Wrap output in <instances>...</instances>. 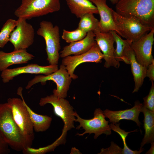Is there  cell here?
Wrapping results in <instances>:
<instances>
[{"label": "cell", "mask_w": 154, "mask_h": 154, "mask_svg": "<svg viewBox=\"0 0 154 154\" xmlns=\"http://www.w3.org/2000/svg\"><path fill=\"white\" fill-rule=\"evenodd\" d=\"M0 133L9 146L15 150L23 152L29 148L7 102L0 104Z\"/></svg>", "instance_id": "obj_1"}, {"label": "cell", "mask_w": 154, "mask_h": 154, "mask_svg": "<svg viewBox=\"0 0 154 154\" xmlns=\"http://www.w3.org/2000/svg\"><path fill=\"white\" fill-rule=\"evenodd\" d=\"M47 104L53 106L55 114L62 119L64 126L61 136L65 138L67 131L74 128L75 118L73 107L65 98H58L53 94L40 99L39 102L40 106Z\"/></svg>", "instance_id": "obj_7"}, {"label": "cell", "mask_w": 154, "mask_h": 154, "mask_svg": "<svg viewBox=\"0 0 154 154\" xmlns=\"http://www.w3.org/2000/svg\"><path fill=\"white\" fill-rule=\"evenodd\" d=\"M103 58L104 55L96 43L89 50L84 53L63 58L62 64L65 66L72 78L75 80L78 78V76L74 73V71L78 65L87 62L100 63Z\"/></svg>", "instance_id": "obj_11"}, {"label": "cell", "mask_w": 154, "mask_h": 154, "mask_svg": "<svg viewBox=\"0 0 154 154\" xmlns=\"http://www.w3.org/2000/svg\"><path fill=\"white\" fill-rule=\"evenodd\" d=\"M151 147L150 149L146 153V154H153L154 152V142L151 143Z\"/></svg>", "instance_id": "obj_32"}, {"label": "cell", "mask_w": 154, "mask_h": 154, "mask_svg": "<svg viewBox=\"0 0 154 154\" xmlns=\"http://www.w3.org/2000/svg\"><path fill=\"white\" fill-rule=\"evenodd\" d=\"M9 146L0 133V154H7L10 152Z\"/></svg>", "instance_id": "obj_30"}, {"label": "cell", "mask_w": 154, "mask_h": 154, "mask_svg": "<svg viewBox=\"0 0 154 154\" xmlns=\"http://www.w3.org/2000/svg\"><path fill=\"white\" fill-rule=\"evenodd\" d=\"M93 32L95 40L104 55L103 58L105 61L104 67L107 68L111 66L119 68V62L116 61L114 57L115 41L112 33L110 31L102 33L99 29Z\"/></svg>", "instance_id": "obj_13"}, {"label": "cell", "mask_w": 154, "mask_h": 154, "mask_svg": "<svg viewBox=\"0 0 154 154\" xmlns=\"http://www.w3.org/2000/svg\"><path fill=\"white\" fill-rule=\"evenodd\" d=\"M71 12L78 18L87 13L98 14L96 6L89 0H65Z\"/></svg>", "instance_id": "obj_21"}, {"label": "cell", "mask_w": 154, "mask_h": 154, "mask_svg": "<svg viewBox=\"0 0 154 154\" xmlns=\"http://www.w3.org/2000/svg\"><path fill=\"white\" fill-rule=\"evenodd\" d=\"M87 33L86 31L78 28L72 31L64 29L62 38L66 42L70 43L83 39L86 36Z\"/></svg>", "instance_id": "obj_27"}, {"label": "cell", "mask_w": 154, "mask_h": 154, "mask_svg": "<svg viewBox=\"0 0 154 154\" xmlns=\"http://www.w3.org/2000/svg\"><path fill=\"white\" fill-rule=\"evenodd\" d=\"M17 21L9 19L3 25L0 32V48H3L9 41L11 33L16 27Z\"/></svg>", "instance_id": "obj_25"}, {"label": "cell", "mask_w": 154, "mask_h": 154, "mask_svg": "<svg viewBox=\"0 0 154 154\" xmlns=\"http://www.w3.org/2000/svg\"><path fill=\"white\" fill-rule=\"evenodd\" d=\"M96 7L100 17L98 27L100 31L106 33L114 31L119 35H122L113 20L111 8L106 4V0H89Z\"/></svg>", "instance_id": "obj_15"}, {"label": "cell", "mask_w": 154, "mask_h": 154, "mask_svg": "<svg viewBox=\"0 0 154 154\" xmlns=\"http://www.w3.org/2000/svg\"><path fill=\"white\" fill-rule=\"evenodd\" d=\"M141 112L144 115L143 128L145 134L141 143L140 148L146 144L154 141V112L149 110L142 106Z\"/></svg>", "instance_id": "obj_22"}, {"label": "cell", "mask_w": 154, "mask_h": 154, "mask_svg": "<svg viewBox=\"0 0 154 154\" xmlns=\"http://www.w3.org/2000/svg\"><path fill=\"white\" fill-rule=\"evenodd\" d=\"M78 28L88 33L99 29V21L92 13H87L80 18Z\"/></svg>", "instance_id": "obj_24"}, {"label": "cell", "mask_w": 154, "mask_h": 154, "mask_svg": "<svg viewBox=\"0 0 154 154\" xmlns=\"http://www.w3.org/2000/svg\"><path fill=\"white\" fill-rule=\"evenodd\" d=\"M115 8L123 16L135 18L154 27V0H119Z\"/></svg>", "instance_id": "obj_2"}, {"label": "cell", "mask_w": 154, "mask_h": 154, "mask_svg": "<svg viewBox=\"0 0 154 154\" xmlns=\"http://www.w3.org/2000/svg\"><path fill=\"white\" fill-rule=\"evenodd\" d=\"M7 103L11 108L13 119L25 138L29 147H31L34 138L32 123L23 100L9 98Z\"/></svg>", "instance_id": "obj_6"}, {"label": "cell", "mask_w": 154, "mask_h": 154, "mask_svg": "<svg viewBox=\"0 0 154 154\" xmlns=\"http://www.w3.org/2000/svg\"><path fill=\"white\" fill-rule=\"evenodd\" d=\"M72 79L65 66L61 64L57 70L49 75L36 76L28 82L25 88L29 89L34 84L39 82L42 84L47 81L52 80L55 82L57 86L56 89L53 91V94L58 98H65L67 96Z\"/></svg>", "instance_id": "obj_8"}, {"label": "cell", "mask_w": 154, "mask_h": 154, "mask_svg": "<svg viewBox=\"0 0 154 154\" xmlns=\"http://www.w3.org/2000/svg\"><path fill=\"white\" fill-rule=\"evenodd\" d=\"M152 85L149 94L143 98V106L149 110L154 112V83L151 82Z\"/></svg>", "instance_id": "obj_28"}, {"label": "cell", "mask_w": 154, "mask_h": 154, "mask_svg": "<svg viewBox=\"0 0 154 154\" xmlns=\"http://www.w3.org/2000/svg\"><path fill=\"white\" fill-rule=\"evenodd\" d=\"M60 0H22L14 15L26 19L38 17L59 11Z\"/></svg>", "instance_id": "obj_3"}, {"label": "cell", "mask_w": 154, "mask_h": 154, "mask_svg": "<svg viewBox=\"0 0 154 154\" xmlns=\"http://www.w3.org/2000/svg\"><path fill=\"white\" fill-rule=\"evenodd\" d=\"M124 55L128 58L131 65L135 85L133 93L137 92L143 84L146 77L147 68L139 64L137 60L134 53L131 47L127 48Z\"/></svg>", "instance_id": "obj_19"}, {"label": "cell", "mask_w": 154, "mask_h": 154, "mask_svg": "<svg viewBox=\"0 0 154 154\" xmlns=\"http://www.w3.org/2000/svg\"><path fill=\"white\" fill-rule=\"evenodd\" d=\"M112 17L123 37L133 42L139 40L149 33L152 27L135 18L123 16L111 8Z\"/></svg>", "instance_id": "obj_5"}, {"label": "cell", "mask_w": 154, "mask_h": 154, "mask_svg": "<svg viewBox=\"0 0 154 154\" xmlns=\"http://www.w3.org/2000/svg\"><path fill=\"white\" fill-rule=\"evenodd\" d=\"M146 77L149 78L151 82L154 81V60L150 64L148 67L146 72Z\"/></svg>", "instance_id": "obj_31"}, {"label": "cell", "mask_w": 154, "mask_h": 154, "mask_svg": "<svg viewBox=\"0 0 154 154\" xmlns=\"http://www.w3.org/2000/svg\"><path fill=\"white\" fill-rule=\"evenodd\" d=\"M112 34L114 41L116 44V48L114 52V57L118 62L122 61L129 64L130 62L124 55V52L127 48L130 47L133 41L130 40L122 39L117 32L113 30L110 31Z\"/></svg>", "instance_id": "obj_23"}, {"label": "cell", "mask_w": 154, "mask_h": 154, "mask_svg": "<svg viewBox=\"0 0 154 154\" xmlns=\"http://www.w3.org/2000/svg\"><path fill=\"white\" fill-rule=\"evenodd\" d=\"M70 154H81L80 151L78 149H76L75 147L72 148Z\"/></svg>", "instance_id": "obj_33"}, {"label": "cell", "mask_w": 154, "mask_h": 154, "mask_svg": "<svg viewBox=\"0 0 154 154\" xmlns=\"http://www.w3.org/2000/svg\"><path fill=\"white\" fill-rule=\"evenodd\" d=\"M119 124L116 123L115 124L111 123L110 125L111 130L117 133L122 139L123 144V148L122 149V154H139L144 150L143 148L140 149L139 151H133L130 149L127 146L126 142V138L128 134L129 133L136 131L134 130L131 132H127L121 129L119 127Z\"/></svg>", "instance_id": "obj_26"}, {"label": "cell", "mask_w": 154, "mask_h": 154, "mask_svg": "<svg viewBox=\"0 0 154 154\" xmlns=\"http://www.w3.org/2000/svg\"><path fill=\"white\" fill-rule=\"evenodd\" d=\"M34 57L26 49L14 50L8 53L0 51V71L13 64L26 63Z\"/></svg>", "instance_id": "obj_18"}, {"label": "cell", "mask_w": 154, "mask_h": 154, "mask_svg": "<svg viewBox=\"0 0 154 154\" xmlns=\"http://www.w3.org/2000/svg\"><path fill=\"white\" fill-rule=\"evenodd\" d=\"M58 69V65L42 66L37 64H32L13 69L7 68L1 72V76L3 82L7 83L13 79L14 77L21 74H41L47 76Z\"/></svg>", "instance_id": "obj_14"}, {"label": "cell", "mask_w": 154, "mask_h": 154, "mask_svg": "<svg viewBox=\"0 0 154 154\" xmlns=\"http://www.w3.org/2000/svg\"><path fill=\"white\" fill-rule=\"evenodd\" d=\"M74 115L77 117L76 119H75L74 121L80 123L76 129H79L82 127L85 130L82 133H77V135L82 136L87 133L89 134L94 133L95 134L94 138L96 139L102 134H105L107 135L111 134V129L108 124V121L105 119L103 111L100 108L96 109L94 113V117L90 119L81 118L76 111Z\"/></svg>", "instance_id": "obj_9"}, {"label": "cell", "mask_w": 154, "mask_h": 154, "mask_svg": "<svg viewBox=\"0 0 154 154\" xmlns=\"http://www.w3.org/2000/svg\"><path fill=\"white\" fill-rule=\"evenodd\" d=\"M119 0H110L111 3L113 4H116Z\"/></svg>", "instance_id": "obj_34"}, {"label": "cell", "mask_w": 154, "mask_h": 154, "mask_svg": "<svg viewBox=\"0 0 154 154\" xmlns=\"http://www.w3.org/2000/svg\"><path fill=\"white\" fill-rule=\"evenodd\" d=\"M122 149L120 147L113 142H111V145L109 148L101 149L98 154H122Z\"/></svg>", "instance_id": "obj_29"}, {"label": "cell", "mask_w": 154, "mask_h": 154, "mask_svg": "<svg viewBox=\"0 0 154 154\" xmlns=\"http://www.w3.org/2000/svg\"><path fill=\"white\" fill-rule=\"evenodd\" d=\"M17 21V24L11 34L9 41L13 44L14 50L26 49L33 43L34 29L25 19L19 18Z\"/></svg>", "instance_id": "obj_10"}, {"label": "cell", "mask_w": 154, "mask_h": 154, "mask_svg": "<svg viewBox=\"0 0 154 154\" xmlns=\"http://www.w3.org/2000/svg\"><path fill=\"white\" fill-rule=\"evenodd\" d=\"M154 35V27L131 45L137 61L147 68L154 60L152 54Z\"/></svg>", "instance_id": "obj_12"}, {"label": "cell", "mask_w": 154, "mask_h": 154, "mask_svg": "<svg viewBox=\"0 0 154 154\" xmlns=\"http://www.w3.org/2000/svg\"><path fill=\"white\" fill-rule=\"evenodd\" d=\"M22 88L19 87L18 89L17 94L21 96L27 108L32 123L34 130L37 132L46 131L50 127L52 118L46 115L38 114L33 111L25 102L22 94Z\"/></svg>", "instance_id": "obj_20"}, {"label": "cell", "mask_w": 154, "mask_h": 154, "mask_svg": "<svg viewBox=\"0 0 154 154\" xmlns=\"http://www.w3.org/2000/svg\"><path fill=\"white\" fill-rule=\"evenodd\" d=\"M96 43L94 33L91 31H89L83 39L65 46L60 52V56L63 58L71 55L82 54L89 50Z\"/></svg>", "instance_id": "obj_17"}, {"label": "cell", "mask_w": 154, "mask_h": 154, "mask_svg": "<svg viewBox=\"0 0 154 154\" xmlns=\"http://www.w3.org/2000/svg\"><path fill=\"white\" fill-rule=\"evenodd\" d=\"M37 34L44 39L47 60L50 65H58L60 49L59 28L50 21L43 20L39 24Z\"/></svg>", "instance_id": "obj_4"}, {"label": "cell", "mask_w": 154, "mask_h": 154, "mask_svg": "<svg viewBox=\"0 0 154 154\" xmlns=\"http://www.w3.org/2000/svg\"><path fill=\"white\" fill-rule=\"evenodd\" d=\"M142 106V103L136 101L134 106L130 109L116 111L106 109L103 112L105 117L108 118L113 124L118 123L122 119H127L135 122L137 126L140 127L141 123L139 119V116Z\"/></svg>", "instance_id": "obj_16"}]
</instances>
